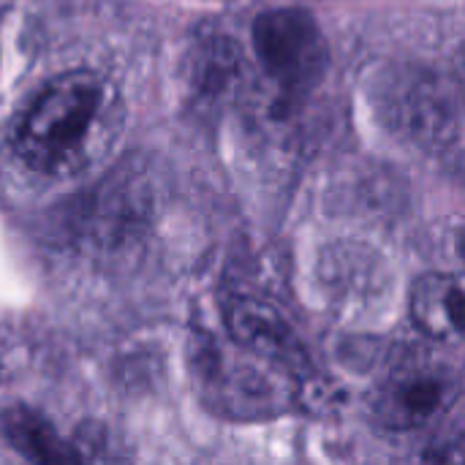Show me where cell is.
Segmentation results:
<instances>
[{
	"label": "cell",
	"instance_id": "7a4b0ae2",
	"mask_svg": "<svg viewBox=\"0 0 465 465\" xmlns=\"http://www.w3.org/2000/svg\"><path fill=\"white\" fill-rule=\"evenodd\" d=\"M463 395L458 368L436 360H414L387 376L373 398V414L381 428L414 433L444 422Z\"/></svg>",
	"mask_w": 465,
	"mask_h": 465
},
{
	"label": "cell",
	"instance_id": "6da1fadb",
	"mask_svg": "<svg viewBox=\"0 0 465 465\" xmlns=\"http://www.w3.org/2000/svg\"><path fill=\"white\" fill-rule=\"evenodd\" d=\"M120 128V98L95 71L54 76L25 109L11 134L16 158L44 177H74L93 166Z\"/></svg>",
	"mask_w": 465,
	"mask_h": 465
},
{
	"label": "cell",
	"instance_id": "ba28073f",
	"mask_svg": "<svg viewBox=\"0 0 465 465\" xmlns=\"http://www.w3.org/2000/svg\"><path fill=\"white\" fill-rule=\"evenodd\" d=\"M406 465H465V436L460 422H447L425 439Z\"/></svg>",
	"mask_w": 465,
	"mask_h": 465
},
{
	"label": "cell",
	"instance_id": "277c9868",
	"mask_svg": "<svg viewBox=\"0 0 465 465\" xmlns=\"http://www.w3.org/2000/svg\"><path fill=\"white\" fill-rule=\"evenodd\" d=\"M226 330L240 351L289 379L311 371L294 327L283 319V313L262 300L232 297L226 302Z\"/></svg>",
	"mask_w": 465,
	"mask_h": 465
},
{
	"label": "cell",
	"instance_id": "5b68a950",
	"mask_svg": "<svg viewBox=\"0 0 465 465\" xmlns=\"http://www.w3.org/2000/svg\"><path fill=\"white\" fill-rule=\"evenodd\" d=\"M463 278L458 272H428L411 286V322L414 327L441 343L463 338Z\"/></svg>",
	"mask_w": 465,
	"mask_h": 465
},
{
	"label": "cell",
	"instance_id": "3957f363",
	"mask_svg": "<svg viewBox=\"0 0 465 465\" xmlns=\"http://www.w3.org/2000/svg\"><path fill=\"white\" fill-rule=\"evenodd\" d=\"M253 49L264 71L286 90H308L327 68V44L302 8L267 11L253 25Z\"/></svg>",
	"mask_w": 465,
	"mask_h": 465
},
{
	"label": "cell",
	"instance_id": "52a82bcc",
	"mask_svg": "<svg viewBox=\"0 0 465 465\" xmlns=\"http://www.w3.org/2000/svg\"><path fill=\"white\" fill-rule=\"evenodd\" d=\"M0 433L5 441L33 465H84L71 441L54 425L27 406H8L0 411Z\"/></svg>",
	"mask_w": 465,
	"mask_h": 465
},
{
	"label": "cell",
	"instance_id": "8992f818",
	"mask_svg": "<svg viewBox=\"0 0 465 465\" xmlns=\"http://www.w3.org/2000/svg\"><path fill=\"white\" fill-rule=\"evenodd\" d=\"M395 114L401 128L417 142L447 144L452 136H458V106L450 101V93L441 82L422 76L406 82Z\"/></svg>",
	"mask_w": 465,
	"mask_h": 465
}]
</instances>
